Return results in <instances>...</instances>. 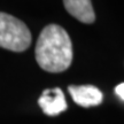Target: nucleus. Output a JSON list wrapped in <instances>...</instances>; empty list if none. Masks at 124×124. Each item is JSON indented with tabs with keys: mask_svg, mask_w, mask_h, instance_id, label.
<instances>
[{
	"mask_svg": "<svg viewBox=\"0 0 124 124\" xmlns=\"http://www.w3.org/2000/svg\"><path fill=\"white\" fill-rule=\"evenodd\" d=\"M36 60L48 72L67 70L72 61V44L68 32L58 24H49L40 32L36 44Z\"/></svg>",
	"mask_w": 124,
	"mask_h": 124,
	"instance_id": "obj_1",
	"label": "nucleus"
},
{
	"mask_svg": "<svg viewBox=\"0 0 124 124\" xmlns=\"http://www.w3.org/2000/svg\"><path fill=\"white\" fill-rule=\"evenodd\" d=\"M31 44V32L25 23L10 14L0 12V47L23 52Z\"/></svg>",
	"mask_w": 124,
	"mask_h": 124,
	"instance_id": "obj_2",
	"label": "nucleus"
},
{
	"mask_svg": "<svg viewBox=\"0 0 124 124\" xmlns=\"http://www.w3.org/2000/svg\"><path fill=\"white\" fill-rule=\"evenodd\" d=\"M38 103L41 110L48 116L59 115L60 113L66 110L68 107L64 94L59 87L45 90L38 99Z\"/></svg>",
	"mask_w": 124,
	"mask_h": 124,
	"instance_id": "obj_3",
	"label": "nucleus"
},
{
	"mask_svg": "<svg viewBox=\"0 0 124 124\" xmlns=\"http://www.w3.org/2000/svg\"><path fill=\"white\" fill-rule=\"evenodd\" d=\"M72 100L82 107L98 106L102 102L101 91L92 85H71L68 89Z\"/></svg>",
	"mask_w": 124,
	"mask_h": 124,
	"instance_id": "obj_4",
	"label": "nucleus"
},
{
	"mask_svg": "<svg viewBox=\"0 0 124 124\" xmlns=\"http://www.w3.org/2000/svg\"><path fill=\"white\" fill-rule=\"evenodd\" d=\"M63 5L68 13L82 23L90 24L94 22L95 14L90 0H67Z\"/></svg>",
	"mask_w": 124,
	"mask_h": 124,
	"instance_id": "obj_5",
	"label": "nucleus"
},
{
	"mask_svg": "<svg viewBox=\"0 0 124 124\" xmlns=\"http://www.w3.org/2000/svg\"><path fill=\"white\" fill-rule=\"evenodd\" d=\"M115 93L121 98V99H123V100H124V83H122V84H118L117 86H116Z\"/></svg>",
	"mask_w": 124,
	"mask_h": 124,
	"instance_id": "obj_6",
	"label": "nucleus"
}]
</instances>
